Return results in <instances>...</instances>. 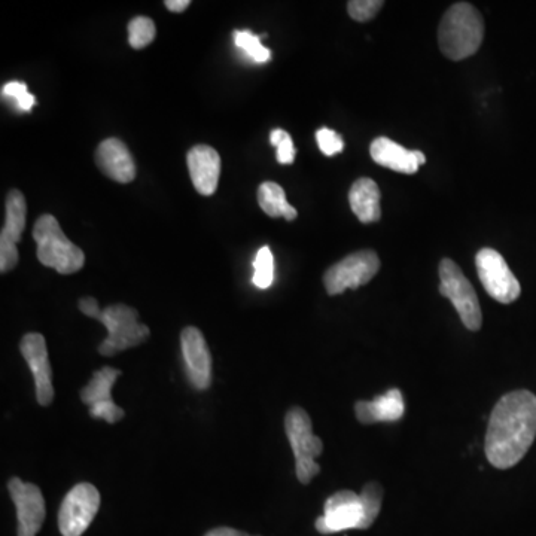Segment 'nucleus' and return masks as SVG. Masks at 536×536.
<instances>
[{
  "instance_id": "9d476101",
  "label": "nucleus",
  "mask_w": 536,
  "mask_h": 536,
  "mask_svg": "<svg viewBox=\"0 0 536 536\" xmlns=\"http://www.w3.org/2000/svg\"><path fill=\"white\" fill-rule=\"evenodd\" d=\"M120 376V370L111 367L102 368V370L94 371L90 382L82 389L79 397L87 405L93 419L105 420L114 425L126 416L123 408L115 404L111 395L112 388Z\"/></svg>"
},
{
  "instance_id": "c85d7f7f",
  "label": "nucleus",
  "mask_w": 536,
  "mask_h": 536,
  "mask_svg": "<svg viewBox=\"0 0 536 536\" xmlns=\"http://www.w3.org/2000/svg\"><path fill=\"white\" fill-rule=\"evenodd\" d=\"M316 140H318L319 149H321L322 154L328 155V157H333V155L343 151V139L334 130L328 129V127H324V129L316 132Z\"/></svg>"
},
{
  "instance_id": "cd10ccee",
  "label": "nucleus",
  "mask_w": 536,
  "mask_h": 536,
  "mask_svg": "<svg viewBox=\"0 0 536 536\" xmlns=\"http://www.w3.org/2000/svg\"><path fill=\"white\" fill-rule=\"evenodd\" d=\"M271 145L277 148V161L280 164L294 163L295 148L291 136L282 129L273 130L270 134Z\"/></svg>"
},
{
  "instance_id": "f257e3e1",
  "label": "nucleus",
  "mask_w": 536,
  "mask_h": 536,
  "mask_svg": "<svg viewBox=\"0 0 536 536\" xmlns=\"http://www.w3.org/2000/svg\"><path fill=\"white\" fill-rule=\"evenodd\" d=\"M536 437V397L520 389L504 395L490 414L487 461L498 469L513 468L531 449Z\"/></svg>"
},
{
  "instance_id": "9b49d317",
  "label": "nucleus",
  "mask_w": 536,
  "mask_h": 536,
  "mask_svg": "<svg viewBox=\"0 0 536 536\" xmlns=\"http://www.w3.org/2000/svg\"><path fill=\"white\" fill-rule=\"evenodd\" d=\"M8 490L17 510L18 536L38 535L47 514L41 489L36 484L12 477L8 481Z\"/></svg>"
},
{
  "instance_id": "f03ea898",
  "label": "nucleus",
  "mask_w": 536,
  "mask_h": 536,
  "mask_svg": "<svg viewBox=\"0 0 536 536\" xmlns=\"http://www.w3.org/2000/svg\"><path fill=\"white\" fill-rule=\"evenodd\" d=\"M78 307L85 316L102 322L108 330V337L99 346L100 355L108 358L118 355L145 343L151 335L149 328L140 324L137 310L126 304H112L100 310L96 298L85 297L79 300Z\"/></svg>"
},
{
  "instance_id": "393cba45",
  "label": "nucleus",
  "mask_w": 536,
  "mask_h": 536,
  "mask_svg": "<svg viewBox=\"0 0 536 536\" xmlns=\"http://www.w3.org/2000/svg\"><path fill=\"white\" fill-rule=\"evenodd\" d=\"M254 285L260 289L270 288L274 279V261L270 248L264 246L258 251L254 261Z\"/></svg>"
},
{
  "instance_id": "4be33fe9",
  "label": "nucleus",
  "mask_w": 536,
  "mask_h": 536,
  "mask_svg": "<svg viewBox=\"0 0 536 536\" xmlns=\"http://www.w3.org/2000/svg\"><path fill=\"white\" fill-rule=\"evenodd\" d=\"M359 496H361L362 510H364V520H362L361 529H368L373 525L374 520L379 517L385 490H383L382 484L376 483V481H370V483L362 487Z\"/></svg>"
},
{
  "instance_id": "5701e85b",
  "label": "nucleus",
  "mask_w": 536,
  "mask_h": 536,
  "mask_svg": "<svg viewBox=\"0 0 536 536\" xmlns=\"http://www.w3.org/2000/svg\"><path fill=\"white\" fill-rule=\"evenodd\" d=\"M234 44L255 63H267L271 60V51L261 44L260 36L254 35L251 30H236Z\"/></svg>"
},
{
  "instance_id": "2eb2a0df",
  "label": "nucleus",
  "mask_w": 536,
  "mask_h": 536,
  "mask_svg": "<svg viewBox=\"0 0 536 536\" xmlns=\"http://www.w3.org/2000/svg\"><path fill=\"white\" fill-rule=\"evenodd\" d=\"M181 349L188 380L197 391H206L212 385V356L199 328H184Z\"/></svg>"
},
{
  "instance_id": "39448f33",
  "label": "nucleus",
  "mask_w": 536,
  "mask_h": 536,
  "mask_svg": "<svg viewBox=\"0 0 536 536\" xmlns=\"http://www.w3.org/2000/svg\"><path fill=\"white\" fill-rule=\"evenodd\" d=\"M285 431L295 456V474L301 484H309L321 472L316 459L324 452V443L313 434L312 420L300 407L286 413Z\"/></svg>"
},
{
  "instance_id": "a878e982",
  "label": "nucleus",
  "mask_w": 536,
  "mask_h": 536,
  "mask_svg": "<svg viewBox=\"0 0 536 536\" xmlns=\"http://www.w3.org/2000/svg\"><path fill=\"white\" fill-rule=\"evenodd\" d=\"M2 97L5 100H12L15 109L20 112L32 111L36 103L35 96L30 94L29 90H27V85L20 81H11L3 85Z\"/></svg>"
},
{
  "instance_id": "7ed1b4c3",
  "label": "nucleus",
  "mask_w": 536,
  "mask_h": 536,
  "mask_svg": "<svg viewBox=\"0 0 536 536\" xmlns=\"http://www.w3.org/2000/svg\"><path fill=\"white\" fill-rule=\"evenodd\" d=\"M484 39V21L475 6L458 2L447 9L438 27V45L447 59L461 62L477 53Z\"/></svg>"
},
{
  "instance_id": "7c9ffc66",
  "label": "nucleus",
  "mask_w": 536,
  "mask_h": 536,
  "mask_svg": "<svg viewBox=\"0 0 536 536\" xmlns=\"http://www.w3.org/2000/svg\"><path fill=\"white\" fill-rule=\"evenodd\" d=\"M206 536H252V535L245 534V532L236 531V529L218 528V529H213V531L207 532Z\"/></svg>"
},
{
  "instance_id": "423d86ee",
  "label": "nucleus",
  "mask_w": 536,
  "mask_h": 536,
  "mask_svg": "<svg viewBox=\"0 0 536 536\" xmlns=\"http://www.w3.org/2000/svg\"><path fill=\"white\" fill-rule=\"evenodd\" d=\"M440 294L449 298L455 306L461 321L469 331H478L483 325L480 301L461 268L450 258L441 260L440 267Z\"/></svg>"
},
{
  "instance_id": "6ab92c4d",
  "label": "nucleus",
  "mask_w": 536,
  "mask_h": 536,
  "mask_svg": "<svg viewBox=\"0 0 536 536\" xmlns=\"http://www.w3.org/2000/svg\"><path fill=\"white\" fill-rule=\"evenodd\" d=\"M370 154L374 163L404 175H414L420 167L414 151L405 149L389 137L380 136L374 139L370 146Z\"/></svg>"
},
{
  "instance_id": "f3484780",
  "label": "nucleus",
  "mask_w": 536,
  "mask_h": 536,
  "mask_svg": "<svg viewBox=\"0 0 536 536\" xmlns=\"http://www.w3.org/2000/svg\"><path fill=\"white\" fill-rule=\"evenodd\" d=\"M188 169L194 188L201 196L210 197L218 188L221 157L212 146L197 145L187 155Z\"/></svg>"
},
{
  "instance_id": "2f4dec72",
  "label": "nucleus",
  "mask_w": 536,
  "mask_h": 536,
  "mask_svg": "<svg viewBox=\"0 0 536 536\" xmlns=\"http://www.w3.org/2000/svg\"><path fill=\"white\" fill-rule=\"evenodd\" d=\"M414 155H416L417 163H419V166H423V164L426 163V157L423 152L420 151H414Z\"/></svg>"
},
{
  "instance_id": "20e7f679",
  "label": "nucleus",
  "mask_w": 536,
  "mask_h": 536,
  "mask_svg": "<svg viewBox=\"0 0 536 536\" xmlns=\"http://www.w3.org/2000/svg\"><path fill=\"white\" fill-rule=\"evenodd\" d=\"M33 239L38 245L39 263L45 267L60 274L76 273L84 267V252L67 239L53 215L39 216L33 227Z\"/></svg>"
},
{
  "instance_id": "1a4fd4ad",
  "label": "nucleus",
  "mask_w": 536,
  "mask_h": 536,
  "mask_svg": "<svg viewBox=\"0 0 536 536\" xmlns=\"http://www.w3.org/2000/svg\"><path fill=\"white\" fill-rule=\"evenodd\" d=\"M100 507V493L93 484L79 483L63 499L59 529L63 536H81L90 528Z\"/></svg>"
},
{
  "instance_id": "bb28decb",
  "label": "nucleus",
  "mask_w": 536,
  "mask_h": 536,
  "mask_svg": "<svg viewBox=\"0 0 536 536\" xmlns=\"http://www.w3.org/2000/svg\"><path fill=\"white\" fill-rule=\"evenodd\" d=\"M383 5H385L383 0H352L347 3V12L353 20L365 23L376 17Z\"/></svg>"
},
{
  "instance_id": "0eeeda50",
  "label": "nucleus",
  "mask_w": 536,
  "mask_h": 536,
  "mask_svg": "<svg viewBox=\"0 0 536 536\" xmlns=\"http://www.w3.org/2000/svg\"><path fill=\"white\" fill-rule=\"evenodd\" d=\"M379 270L380 258L376 252L370 249L355 252L325 271V289L328 295H340L346 289H358L359 286L370 283Z\"/></svg>"
},
{
  "instance_id": "4468645a",
  "label": "nucleus",
  "mask_w": 536,
  "mask_h": 536,
  "mask_svg": "<svg viewBox=\"0 0 536 536\" xmlns=\"http://www.w3.org/2000/svg\"><path fill=\"white\" fill-rule=\"evenodd\" d=\"M20 350L35 379L36 398L39 404L44 407L50 405L54 400L53 370L44 335L38 333L24 335Z\"/></svg>"
},
{
  "instance_id": "a211bd4d",
  "label": "nucleus",
  "mask_w": 536,
  "mask_h": 536,
  "mask_svg": "<svg viewBox=\"0 0 536 536\" xmlns=\"http://www.w3.org/2000/svg\"><path fill=\"white\" fill-rule=\"evenodd\" d=\"M404 398L400 389H391L373 401H359L355 405L356 419L362 425L379 422H398L404 416Z\"/></svg>"
},
{
  "instance_id": "f8f14e48",
  "label": "nucleus",
  "mask_w": 536,
  "mask_h": 536,
  "mask_svg": "<svg viewBox=\"0 0 536 536\" xmlns=\"http://www.w3.org/2000/svg\"><path fill=\"white\" fill-rule=\"evenodd\" d=\"M364 520L361 496L352 490H340L325 502L324 516L316 520L319 534L331 535L338 532L361 529Z\"/></svg>"
},
{
  "instance_id": "c756f323",
  "label": "nucleus",
  "mask_w": 536,
  "mask_h": 536,
  "mask_svg": "<svg viewBox=\"0 0 536 536\" xmlns=\"http://www.w3.org/2000/svg\"><path fill=\"white\" fill-rule=\"evenodd\" d=\"M166 8L172 12H184L191 5L190 0H166Z\"/></svg>"
},
{
  "instance_id": "aec40b11",
  "label": "nucleus",
  "mask_w": 536,
  "mask_h": 536,
  "mask_svg": "<svg viewBox=\"0 0 536 536\" xmlns=\"http://www.w3.org/2000/svg\"><path fill=\"white\" fill-rule=\"evenodd\" d=\"M380 197L379 185L373 179L361 178L352 185L349 191L350 207L362 224H371L382 218Z\"/></svg>"
},
{
  "instance_id": "6e6552de",
  "label": "nucleus",
  "mask_w": 536,
  "mask_h": 536,
  "mask_svg": "<svg viewBox=\"0 0 536 536\" xmlns=\"http://www.w3.org/2000/svg\"><path fill=\"white\" fill-rule=\"evenodd\" d=\"M481 285L493 300L511 304L522 294V286L514 276L504 257L495 249L484 248L475 257Z\"/></svg>"
},
{
  "instance_id": "ddd939ff",
  "label": "nucleus",
  "mask_w": 536,
  "mask_h": 536,
  "mask_svg": "<svg viewBox=\"0 0 536 536\" xmlns=\"http://www.w3.org/2000/svg\"><path fill=\"white\" fill-rule=\"evenodd\" d=\"M6 219L0 233V271L8 273L18 264L17 243L26 227L27 203L23 193L9 191L6 197Z\"/></svg>"
},
{
  "instance_id": "412c9836",
  "label": "nucleus",
  "mask_w": 536,
  "mask_h": 536,
  "mask_svg": "<svg viewBox=\"0 0 536 536\" xmlns=\"http://www.w3.org/2000/svg\"><path fill=\"white\" fill-rule=\"evenodd\" d=\"M258 203L271 218H285L286 221H294L297 218V209L286 201L285 191L276 182H264L260 185Z\"/></svg>"
},
{
  "instance_id": "b1692460",
  "label": "nucleus",
  "mask_w": 536,
  "mask_h": 536,
  "mask_svg": "<svg viewBox=\"0 0 536 536\" xmlns=\"http://www.w3.org/2000/svg\"><path fill=\"white\" fill-rule=\"evenodd\" d=\"M155 24L148 17H134L129 23V42L134 50L148 47L155 39Z\"/></svg>"
},
{
  "instance_id": "dca6fc26",
  "label": "nucleus",
  "mask_w": 536,
  "mask_h": 536,
  "mask_svg": "<svg viewBox=\"0 0 536 536\" xmlns=\"http://www.w3.org/2000/svg\"><path fill=\"white\" fill-rule=\"evenodd\" d=\"M96 164L102 173L118 184H129L136 178L132 152L117 137H109L97 146Z\"/></svg>"
}]
</instances>
